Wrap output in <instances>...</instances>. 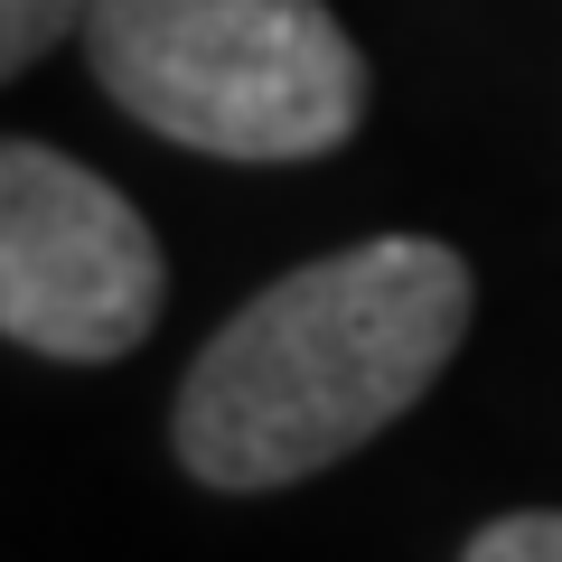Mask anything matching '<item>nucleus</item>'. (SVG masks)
<instances>
[{
    "mask_svg": "<svg viewBox=\"0 0 562 562\" xmlns=\"http://www.w3.org/2000/svg\"><path fill=\"white\" fill-rule=\"evenodd\" d=\"M94 85L206 160H328L366 122V57L328 0H94Z\"/></svg>",
    "mask_w": 562,
    "mask_h": 562,
    "instance_id": "obj_2",
    "label": "nucleus"
},
{
    "mask_svg": "<svg viewBox=\"0 0 562 562\" xmlns=\"http://www.w3.org/2000/svg\"><path fill=\"white\" fill-rule=\"evenodd\" d=\"M479 281L441 235H366L254 301L198 347L169 413V450L198 487L262 497L357 460L460 357Z\"/></svg>",
    "mask_w": 562,
    "mask_h": 562,
    "instance_id": "obj_1",
    "label": "nucleus"
},
{
    "mask_svg": "<svg viewBox=\"0 0 562 562\" xmlns=\"http://www.w3.org/2000/svg\"><path fill=\"white\" fill-rule=\"evenodd\" d=\"M460 562H562V516L553 506H525V516H497L469 535Z\"/></svg>",
    "mask_w": 562,
    "mask_h": 562,
    "instance_id": "obj_5",
    "label": "nucleus"
},
{
    "mask_svg": "<svg viewBox=\"0 0 562 562\" xmlns=\"http://www.w3.org/2000/svg\"><path fill=\"white\" fill-rule=\"evenodd\" d=\"M85 20H94V0H0V76H29Z\"/></svg>",
    "mask_w": 562,
    "mask_h": 562,
    "instance_id": "obj_4",
    "label": "nucleus"
},
{
    "mask_svg": "<svg viewBox=\"0 0 562 562\" xmlns=\"http://www.w3.org/2000/svg\"><path fill=\"white\" fill-rule=\"evenodd\" d=\"M169 310V254L113 179L47 140L0 150V328L29 357L113 366Z\"/></svg>",
    "mask_w": 562,
    "mask_h": 562,
    "instance_id": "obj_3",
    "label": "nucleus"
}]
</instances>
